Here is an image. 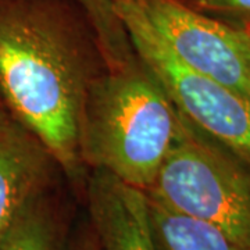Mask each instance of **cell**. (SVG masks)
Returning a JSON list of instances; mask_svg holds the SVG:
<instances>
[{
    "instance_id": "obj_1",
    "label": "cell",
    "mask_w": 250,
    "mask_h": 250,
    "mask_svg": "<svg viewBox=\"0 0 250 250\" xmlns=\"http://www.w3.org/2000/svg\"><path fill=\"white\" fill-rule=\"evenodd\" d=\"M98 41L72 0H0V95L67 174L82 163L83 100Z\"/></svg>"
},
{
    "instance_id": "obj_2",
    "label": "cell",
    "mask_w": 250,
    "mask_h": 250,
    "mask_svg": "<svg viewBox=\"0 0 250 250\" xmlns=\"http://www.w3.org/2000/svg\"><path fill=\"white\" fill-rule=\"evenodd\" d=\"M179 125V111L135 54L90 81L78 132L81 161L146 192Z\"/></svg>"
},
{
    "instance_id": "obj_3",
    "label": "cell",
    "mask_w": 250,
    "mask_h": 250,
    "mask_svg": "<svg viewBox=\"0 0 250 250\" xmlns=\"http://www.w3.org/2000/svg\"><path fill=\"white\" fill-rule=\"evenodd\" d=\"M146 193L214 225L250 250V168L185 117Z\"/></svg>"
},
{
    "instance_id": "obj_4",
    "label": "cell",
    "mask_w": 250,
    "mask_h": 250,
    "mask_svg": "<svg viewBox=\"0 0 250 250\" xmlns=\"http://www.w3.org/2000/svg\"><path fill=\"white\" fill-rule=\"evenodd\" d=\"M138 59L190 124L250 168V99L190 70L167 47L135 0H110Z\"/></svg>"
},
{
    "instance_id": "obj_5",
    "label": "cell",
    "mask_w": 250,
    "mask_h": 250,
    "mask_svg": "<svg viewBox=\"0 0 250 250\" xmlns=\"http://www.w3.org/2000/svg\"><path fill=\"white\" fill-rule=\"evenodd\" d=\"M174 56L190 70L250 99V38L182 0H135Z\"/></svg>"
},
{
    "instance_id": "obj_6",
    "label": "cell",
    "mask_w": 250,
    "mask_h": 250,
    "mask_svg": "<svg viewBox=\"0 0 250 250\" xmlns=\"http://www.w3.org/2000/svg\"><path fill=\"white\" fill-rule=\"evenodd\" d=\"M86 199L99 250H156L145 190L107 171L93 170Z\"/></svg>"
},
{
    "instance_id": "obj_7",
    "label": "cell",
    "mask_w": 250,
    "mask_h": 250,
    "mask_svg": "<svg viewBox=\"0 0 250 250\" xmlns=\"http://www.w3.org/2000/svg\"><path fill=\"white\" fill-rule=\"evenodd\" d=\"M54 163L28 129L0 117V241L28 200L49 188Z\"/></svg>"
},
{
    "instance_id": "obj_8",
    "label": "cell",
    "mask_w": 250,
    "mask_h": 250,
    "mask_svg": "<svg viewBox=\"0 0 250 250\" xmlns=\"http://www.w3.org/2000/svg\"><path fill=\"white\" fill-rule=\"evenodd\" d=\"M68 223L46 190L28 200L0 241V250H75Z\"/></svg>"
},
{
    "instance_id": "obj_9",
    "label": "cell",
    "mask_w": 250,
    "mask_h": 250,
    "mask_svg": "<svg viewBox=\"0 0 250 250\" xmlns=\"http://www.w3.org/2000/svg\"><path fill=\"white\" fill-rule=\"evenodd\" d=\"M146 197L156 250H246L214 225L181 213L147 193Z\"/></svg>"
},
{
    "instance_id": "obj_10",
    "label": "cell",
    "mask_w": 250,
    "mask_h": 250,
    "mask_svg": "<svg viewBox=\"0 0 250 250\" xmlns=\"http://www.w3.org/2000/svg\"><path fill=\"white\" fill-rule=\"evenodd\" d=\"M88 14L98 41L99 52L107 64L134 57V49L116 16L110 0H72Z\"/></svg>"
},
{
    "instance_id": "obj_11",
    "label": "cell",
    "mask_w": 250,
    "mask_h": 250,
    "mask_svg": "<svg viewBox=\"0 0 250 250\" xmlns=\"http://www.w3.org/2000/svg\"><path fill=\"white\" fill-rule=\"evenodd\" d=\"M189 7L215 18L250 38V0H182Z\"/></svg>"
},
{
    "instance_id": "obj_12",
    "label": "cell",
    "mask_w": 250,
    "mask_h": 250,
    "mask_svg": "<svg viewBox=\"0 0 250 250\" xmlns=\"http://www.w3.org/2000/svg\"><path fill=\"white\" fill-rule=\"evenodd\" d=\"M75 250H99L98 239L92 231V228L86 233H83L82 236L77 238Z\"/></svg>"
}]
</instances>
